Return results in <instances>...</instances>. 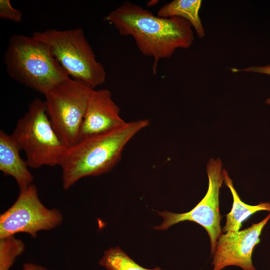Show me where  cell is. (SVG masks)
I'll return each mask as SVG.
<instances>
[{
  "label": "cell",
  "instance_id": "1",
  "mask_svg": "<svg viewBox=\"0 0 270 270\" xmlns=\"http://www.w3.org/2000/svg\"><path fill=\"white\" fill-rule=\"evenodd\" d=\"M122 36H131L141 53L154 60L156 74L158 62L170 57L178 48H187L194 40L190 23L178 18H162L126 1L105 18Z\"/></svg>",
  "mask_w": 270,
  "mask_h": 270
},
{
  "label": "cell",
  "instance_id": "2",
  "mask_svg": "<svg viewBox=\"0 0 270 270\" xmlns=\"http://www.w3.org/2000/svg\"><path fill=\"white\" fill-rule=\"evenodd\" d=\"M150 124L148 119L126 122L111 132L80 140L66 147L59 162L62 188L66 190L80 178L112 170L128 142Z\"/></svg>",
  "mask_w": 270,
  "mask_h": 270
},
{
  "label": "cell",
  "instance_id": "3",
  "mask_svg": "<svg viewBox=\"0 0 270 270\" xmlns=\"http://www.w3.org/2000/svg\"><path fill=\"white\" fill-rule=\"evenodd\" d=\"M4 61L11 78L44 95L70 77L48 47L32 36L12 35Z\"/></svg>",
  "mask_w": 270,
  "mask_h": 270
},
{
  "label": "cell",
  "instance_id": "4",
  "mask_svg": "<svg viewBox=\"0 0 270 270\" xmlns=\"http://www.w3.org/2000/svg\"><path fill=\"white\" fill-rule=\"evenodd\" d=\"M32 36L48 47L71 78L94 89L105 82V69L96 60L82 28L49 29Z\"/></svg>",
  "mask_w": 270,
  "mask_h": 270
},
{
  "label": "cell",
  "instance_id": "5",
  "mask_svg": "<svg viewBox=\"0 0 270 270\" xmlns=\"http://www.w3.org/2000/svg\"><path fill=\"white\" fill-rule=\"evenodd\" d=\"M11 135L24 152L28 166L33 168L58 166L66 148L49 119L45 102L39 98L30 103Z\"/></svg>",
  "mask_w": 270,
  "mask_h": 270
},
{
  "label": "cell",
  "instance_id": "6",
  "mask_svg": "<svg viewBox=\"0 0 270 270\" xmlns=\"http://www.w3.org/2000/svg\"><path fill=\"white\" fill-rule=\"evenodd\" d=\"M94 90L86 84L68 77L44 94L49 119L66 147L78 140L88 100Z\"/></svg>",
  "mask_w": 270,
  "mask_h": 270
},
{
  "label": "cell",
  "instance_id": "7",
  "mask_svg": "<svg viewBox=\"0 0 270 270\" xmlns=\"http://www.w3.org/2000/svg\"><path fill=\"white\" fill-rule=\"evenodd\" d=\"M63 220L60 210L50 209L42 202L32 184L20 190L14 203L0 214V238L24 232L35 238L38 232L56 228Z\"/></svg>",
  "mask_w": 270,
  "mask_h": 270
},
{
  "label": "cell",
  "instance_id": "8",
  "mask_svg": "<svg viewBox=\"0 0 270 270\" xmlns=\"http://www.w3.org/2000/svg\"><path fill=\"white\" fill-rule=\"evenodd\" d=\"M222 166L220 159H210L206 166L208 186L204 196L192 210L186 212L177 214L168 211L159 212L158 213L162 218L163 222L154 228L165 230L180 222H194L207 232L212 254L218 238L222 234V217L219 208L220 190L224 180Z\"/></svg>",
  "mask_w": 270,
  "mask_h": 270
},
{
  "label": "cell",
  "instance_id": "9",
  "mask_svg": "<svg viewBox=\"0 0 270 270\" xmlns=\"http://www.w3.org/2000/svg\"><path fill=\"white\" fill-rule=\"evenodd\" d=\"M270 220V212L260 222L238 232H228L218 238L212 264V270H222L229 266H236L242 270H256L252 254L260 242L262 230Z\"/></svg>",
  "mask_w": 270,
  "mask_h": 270
},
{
  "label": "cell",
  "instance_id": "10",
  "mask_svg": "<svg viewBox=\"0 0 270 270\" xmlns=\"http://www.w3.org/2000/svg\"><path fill=\"white\" fill-rule=\"evenodd\" d=\"M126 122L120 116V108L112 100L111 92L107 89H94L88 100L78 140L111 132Z\"/></svg>",
  "mask_w": 270,
  "mask_h": 270
},
{
  "label": "cell",
  "instance_id": "11",
  "mask_svg": "<svg viewBox=\"0 0 270 270\" xmlns=\"http://www.w3.org/2000/svg\"><path fill=\"white\" fill-rule=\"evenodd\" d=\"M20 150L12 135L0 130V170L16 180L20 190L32 184L34 180L26 161L20 156Z\"/></svg>",
  "mask_w": 270,
  "mask_h": 270
},
{
  "label": "cell",
  "instance_id": "12",
  "mask_svg": "<svg viewBox=\"0 0 270 270\" xmlns=\"http://www.w3.org/2000/svg\"><path fill=\"white\" fill-rule=\"evenodd\" d=\"M222 174L225 184L230 188L233 198L232 206L230 212L226 215V222L223 232L239 231L242 223L254 214L262 210L270 212V202H260L255 206L249 205L242 202L226 170H222Z\"/></svg>",
  "mask_w": 270,
  "mask_h": 270
},
{
  "label": "cell",
  "instance_id": "13",
  "mask_svg": "<svg viewBox=\"0 0 270 270\" xmlns=\"http://www.w3.org/2000/svg\"><path fill=\"white\" fill-rule=\"evenodd\" d=\"M202 4L200 0H174L162 6L157 16L184 18L190 23L197 35L203 38L205 32L199 15Z\"/></svg>",
  "mask_w": 270,
  "mask_h": 270
},
{
  "label": "cell",
  "instance_id": "14",
  "mask_svg": "<svg viewBox=\"0 0 270 270\" xmlns=\"http://www.w3.org/2000/svg\"><path fill=\"white\" fill-rule=\"evenodd\" d=\"M99 264L108 270H162L160 268L148 269L141 266L118 247L105 251Z\"/></svg>",
  "mask_w": 270,
  "mask_h": 270
},
{
  "label": "cell",
  "instance_id": "15",
  "mask_svg": "<svg viewBox=\"0 0 270 270\" xmlns=\"http://www.w3.org/2000/svg\"><path fill=\"white\" fill-rule=\"evenodd\" d=\"M24 249L23 241L14 236L0 238V270H10Z\"/></svg>",
  "mask_w": 270,
  "mask_h": 270
},
{
  "label": "cell",
  "instance_id": "16",
  "mask_svg": "<svg viewBox=\"0 0 270 270\" xmlns=\"http://www.w3.org/2000/svg\"><path fill=\"white\" fill-rule=\"evenodd\" d=\"M22 14L20 10L14 8L10 0H0V17L14 22H22Z\"/></svg>",
  "mask_w": 270,
  "mask_h": 270
},
{
  "label": "cell",
  "instance_id": "17",
  "mask_svg": "<svg viewBox=\"0 0 270 270\" xmlns=\"http://www.w3.org/2000/svg\"><path fill=\"white\" fill-rule=\"evenodd\" d=\"M230 70L233 72H248L270 76V65L250 66L244 68H232Z\"/></svg>",
  "mask_w": 270,
  "mask_h": 270
},
{
  "label": "cell",
  "instance_id": "18",
  "mask_svg": "<svg viewBox=\"0 0 270 270\" xmlns=\"http://www.w3.org/2000/svg\"><path fill=\"white\" fill-rule=\"evenodd\" d=\"M23 270H48L44 267L39 264L32 263H24L22 266Z\"/></svg>",
  "mask_w": 270,
  "mask_h": 270
},
{
  "label": "cell",
  "instance_id": "19",
  "mask_svg": "<svg viewBox=\"0 0 270 270\" xmlns=\"http://www.w3.org/2000/svg\"><path fill=\"white\" fill-rule=\"evenodd\" d=\"M266 103L270 105V98L266 100Z\"/></svg>",
  "mask_w": 270,
  "mask_h": 270
}]
</instances>
